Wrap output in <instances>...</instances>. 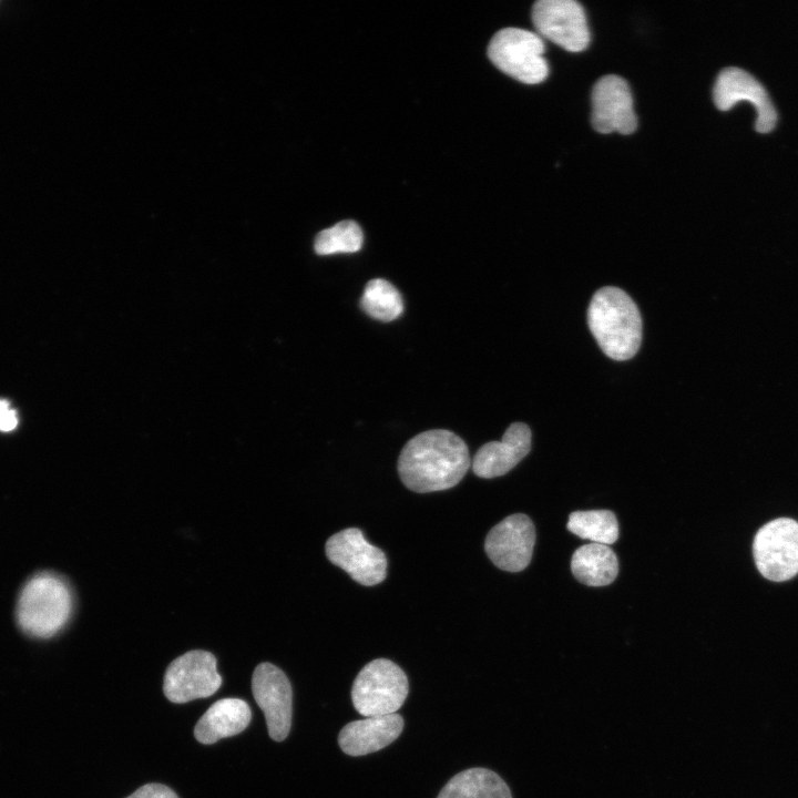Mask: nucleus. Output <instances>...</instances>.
Masks as SVG:
<instances>
[{
    "label": "nucleus",
    "mask_w": 798,
    "mask_h": 798,
    "mask_svg": "<svg viewBox=\"0 0 798 798\" xmlns=\"http://www.w3.org/2000/svg\"><path fill=\"white\" fill-rule=\"evenodd\" d=\"M717 109L727 111L740 101L750 102L757 113L755 127L760 133L774 130L777 112L761 83L748 72L738 68L724 69L717 76L713 90Z\"/></svg>",
    "instance_id": "obj_13"
},
{
    "label": "nucleus",
    "mask_w": 798,
    "mask_h": 798,
    "mask_svg": "<svg viewBox=\"0 0 798 798\" xmlns=\"http://www.w3.org/2000/svg\"><path fill=\"white\" fill-rule=\"evenodd\" d=\"M222 685L216 657L203 649H193L175 658L166 668L163 692L166 698L183 704L212 696Z\"/></svg>",
    "instance_id": "obj_8"
},
{
    "label": "nucleus",
    "mask_w": 798,
    "mask_h": 798,
    "mask_svg": "<svg viewBox=\"0 0 798 798\" xmlns=\"http://www.w3.org/2000/svg\"><path fill=\"white\" fill-rule=\"evenodd\" d=\"M543 53L541 37L520 28L498 31L488 47L489 59L498 69L526 84H538L548 76Z\"/></svg>",
    "instance_id": "obj_5"
},
{
    "label": "nucleus",
    "mask_w": 798,
    "mask_h": 798,
    "mask_svg": "<svg viewBox=\"0 0 798 798\" xmlns=\"http://www.w3.org/2000/svg\"><path fill=\"white\" fill-rule=\"evenodd\" d=\"M587 324L602 351L614 360L632 358L641 346L640 310L621 288L606 286L593 295Z\"/></svg>",
    "instance_id": "obj_2"
},
{
    "label": "nucleus",
    "mask_w": 798,
    "mask_h": 798,
    "mask_svg": "<svg viewBox=\"0 0 798 798\" xmlns=\"http://www.w3.org/2000/svg\"><path fill=\"white\" fill-rule=\"evenodd\" d=\"M360 306L368 316L381 321L395 320L403 310L399 290L382 278H374L367 283Z\"/></svg>",
    "instance_id": "obj_20"
},
{
    "label": "nucleus",
    "mask_w": 798,
    "mask_h": 798,
    "mask_svg": "<svg viewBox=\"0 0 798 798\" xmlns=\"http://www.w3.org/2000/svg\"><path fill=\"white\" fill-rule=\"evenodd\" d=\"M364 242L360 226L354 221H341L317 234L314 248L318 255L358 252Z\"/></svg>",
    "instance_id": "obj_21"
},
{
    "label": "nucleus",
    "mask_w": 798,
    "mask_h": 798,
    "mask_svg": "<svg viewBox=\"0 0 798 798\" xmlns=\"http://www.w3.org/2000/svg\"><path fill=\"white\" fill-rule=\"evenodd\" d=\"M627 82L617 75H605L592 90V125L600 133L631 134L637 119Z\"/></svg>",
    "instance_id": "obj_12"
},
{
    "label": "nucleus",
    "mask_w": 798,
    "mask_h": 798,
    "mask_svg": "<svg viewBox=\"0 0 798 798\" xmlns=\"http://www.w3.org/2000/svg\"><path fill=\"white\" fill-rule=\"evenodd\" d=\"M571 570L575 579L585 585L605 586L617 576L618 561L608 545L590 543L575 550Z\"/></svg>",
    "instance_id": "obj_17"
},
{
    "label": "nucleus",
    "mask_w": 798,
    "mask_h": 798,
    "mask_svg": "<svg viewBox=\"0 0 798 798\" xmlns=\"http://www.w3.org/2000/svg\"><path fill=\"white\" fill-rule=\"evenodd\" d=\"M252 712L248 704L239 698H223L215 702L198 719L194 727L195 738L205 745L242 733L249 724Z\"/></svg>",
    "instance_id": "obj_16"
},
{
    "label": "nucleus",
    "mask_w": 798,
    "mask_h": 798,
    "mask_svg": "<svg viewBox=\"0 0 798 798\" xmlns=\"http://www.w3.org/2000/svg\"><path fill=\"white\" fill-rule=\"evenodd\" d=\"M437 798H512V794L497 773L477 767L453 776Z\"/></svg>",
    "instance_id": "obj_18"
},
{
    "label": "nucleus",
    "mask_w": 798,
    "mask_h": 798,
    "mask_svg": "<svg viewBox=\"0 0 798 798\" xmlns=\"http://www.w3.org/2000/svg\"><path fill=\"white\" fill-rule=\"evenodd\" d=\"M471 466L464 441L450 430L432 429L411 438L398 458V473L411 491L428 493L457 485Z\"/></svg>",
    "instance_id": "obj_1"
},
{
    "label": "nucleus",
    "mask_w": 798,
    "mask_h": 798,
    "mask_svg": "<svg viewBox=\"0 0 798 798\" xmlns=\"http://www.w3.org/2000/svg\"><path fill=\"white\" fill-rule=\"evenodd\" d=\"M126 798H178V796L170 787L152 782L140 787Z\"/></svg>",
    "instance_id": "obj_22"
},
{
    "label": "nucleus",
    "mask_w": 798,
    "mask_h": 798,
    "mask_svg": "<svg viewBox=\"0 0 798 798\" xmlns=\"http://www.w3.org/2000/svg\"><path fill=\"white\" fill-rule=\"evenodd\" d=\"M531 450V430L523 422L512 423L501 441L484 443L474 454L471 468L475 475L491 479L513 469Z\"/></svg>",
    "instance_id": "obj_14"
},
{
    "label": "nucleus",
    "mask_w": 798,
    "mask_h": 798,
    "mask_svg": "<svg viewBox=\"0 0 798 798\" xmlns=\"http://www.w3.org/2000/svg\"><path fill=\"white\" fill-rule=\"evenodd\" d=\"M753 553L760 574L784 582L798 574V522L778 518L763 525L755 535Z\"/></svg>",
    "instance_id": "obj_6"
},
{
    "label": "nucleus",
    "mask_w": 798,
    "mask_h": 798,
    "mask_svg": "<svg viewBox=\"0 0 798 798\" xmlns=\"http://www.w3.org/2000/svg\"><path fill=\"white\" fill-rule=\"evenodd\" d=\"M535 528L522 513L507 516L488 533L484 550L492 563L508 572L524 570L532 557Z\"/></svg>",
    "instance_id": "obj_11"
},
{
    "label": "nucleus",
    "mask_w": 798,
    "mask_h": 798,
    "mask_svg": "<svg viewBox=\"0 0 798 798\" xmlns=\"http://www.w3.org/2000/svg\"><path fill=\"white\" fill-rule=\"evenodd\" d=\"M325 551L332 564L361 585H376L386 579V554L370 544L360 529L347 528L332 534L326 542Z\"/></svg>",
    "instance_id": "obj_7"
},
{
    "label": "nucleus",
    "mask_w": 798,
    "mask_h": 798,
    "mask_svg": "<svg viewBox=\"0 0 798 798\" xmlns=\"http://www.w3.org/2000/svg\"><path fill=\"white\" fill-rule=\"evenodd\" d=\"M402 729L403 719L397 713L366 717L345 725L339 733L338 744L349 756H364L390 745Z\"/></svg>",
    "instance_id": "obj_15"
},
{
    "label": "nucleus",
    "mask_w": 798,
    "mask_h": 798,
    "mask_svg": "<svg viewBox=\"0 0 798 798\" xmlns=\"http://www.w3.org/2000/svg\"><path fill=\"white\" fill-rule=\"evenodd\" d=\"M18 424V416L7 400L0 399V430L8 432Z\"/></svg>",
    "instance_id": "obj_23"
},
{
    "label": "nucleus",
    "mask_w": 798,
    "mask_h": 798,
    "mask_svg": "<svg viewBox=\"0 0 798 798\" xmlns=\"http://www.w3.org/2000/svg\"><path fill=\"white\" fill-rule=\"evenodd\" d=\"M538 32L570 52H580L590 43V30L582 6L574 0H540L532 8Z\"/></svg>",
    "instance_id": "obj_9"
},
{
    "label": "nucleus",
    "mask_w": 798,
    "mask_h": 798,
    "mask_svg": "<svg viewBox=\"0 0 798 798\" xmlns=\"http://www.w3.org/2000/svg\"><path fill=\"white\" fill-rule=\"evenodd\" d=\"M405 672L392 661L377 658L358 673L351 688L355 709L364 717L395 714L408 696Z\"/></svg>",
    "instance_id": "obj_4"
},
{
    "label": "nucleus",
    "mask_w": 798,
    "mask_h": 798,
    "mask_svg": "<svg viewBox=\"0 0 798 798\" xmlns=\"http://www.w3.org/2000/svg\"><path fill=\"white\" fill-rule=\"evenodd\" d=\"M566 526L573 534L592 543L610 545L618 538L617 519L608 510L572 512Z\"/></svg>",
    "instance_id": "obj_19"
},
{
    "label": "nucleus",
    "mask_w": 798,
    "mask_h": 798,
    "mask_svg": "<svg viewBox=\"0 0 798 798\" xmlns=\"http://www.w3.org/2000/svg\"><path fill=\"white\" fill-rule=\"evenodd\" d=\"M72 596L68 585L52 574L32 577L23 587L17 607L18 623L28 634L50 637L68 622Z\"/></svg>",
    "instance_id": "obj_3"
},
{
    "label": "nucleus",
    "mask_w": 798,
    "mask_h": 798,
    "mask_svg": "<svg viewBox=\"0 0 798 798\" xmlns=\"http://www.w3.org/2000/svg\"><path fill=\"white\" fill-rule=\"evenodd\" d=\"M252 692L264 712L270 738L275 741L286 739L293 713V689L286 674L270 663L258 664L252 676Z\"/></svg>",
    "instance_id": "obj_10"
}]
</instances>
